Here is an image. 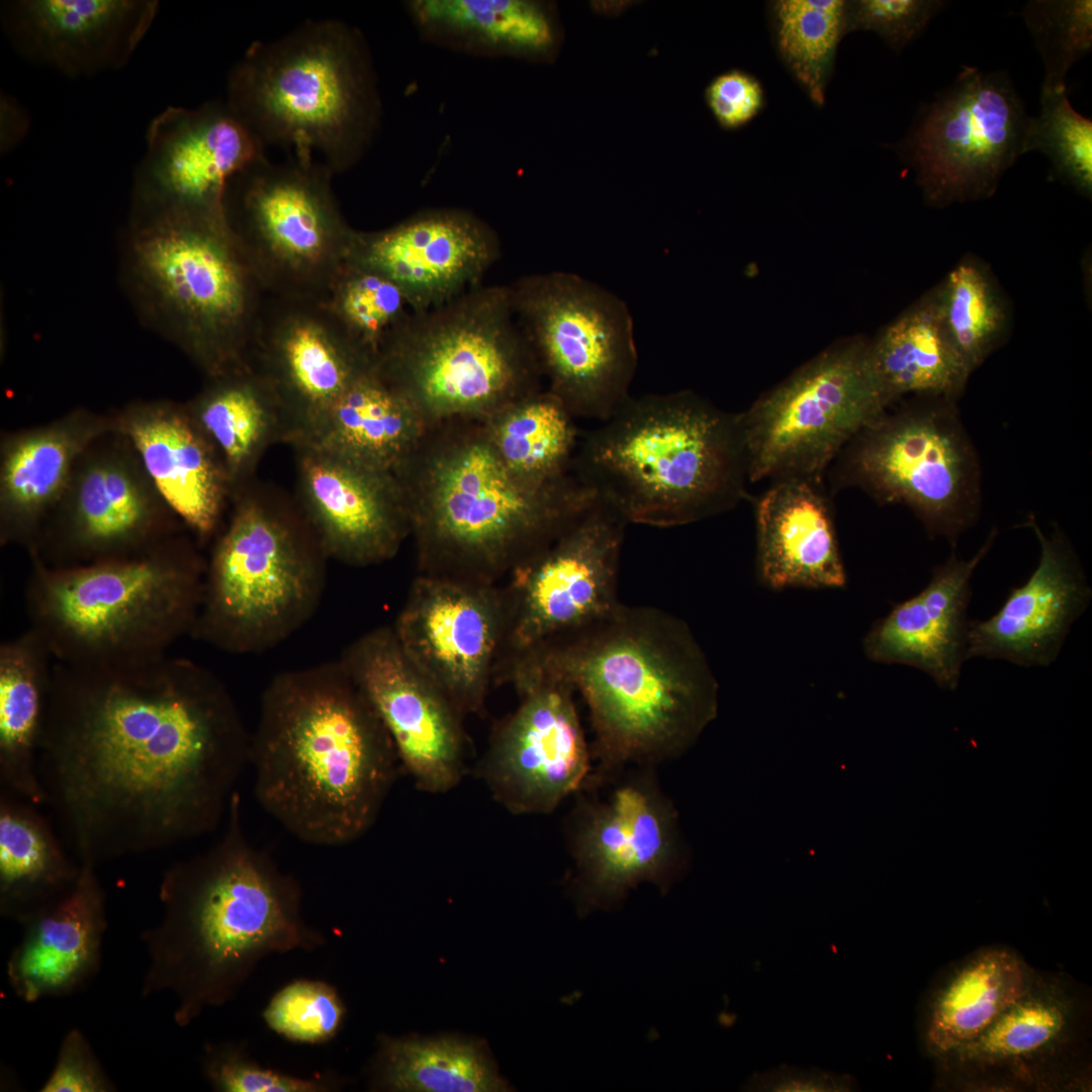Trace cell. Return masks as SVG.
<instances>
[{"instance_id": "1", "label": "cell", "mask_w": 1092, "mask_h": 1092, "mask_svg": "<svg viewBox=\"0 0 1092 1092\" xmlns=\"http://www.w3.org/2000/svg\"><path fill=\"white\" fill-rule=\"evenodd\" d=\"M250 736L223 681L193 660L55 661L37 775L65 845L97 867L215 830Z\"/></svg>"}, {"instance_id": "2", "label": "cell", "mask_w": 1092, "mask_h": 1092, "mask_svg": "<svg viewBox=\"0 0 1092 1092\" xmlns=\"http://www.w3.org/2000/svg\"><path fill=\"white\" fill-rule=\"evenodd\" d=\"M159 898L161 920L142 934L149 964L141 993H171L181 1027L233 1000L266 957L326 943L304 921L300 884L246 835L239 791L222 835L168 868Z\"/></svg>"}, {"instance_id": "3", "label": "cell", "mask_w": 1092, "mask_h": 1092, "mask_svg": "<svg viewBox=\"0 0 1092 1092\" xmlns=\"http://www.w3.org/2000/svg\"><path fill=\"white\" fill-rule=\"evenodd\" d=\"M248 765L262 809L290 835L320 847L362 837L401 767L386 729L339 659L269 681Z\"/></svg>"}, {"instance_id": "4", "label": "cell", "mask_w": 1092, "mask_h": 1092, "mask_svg": "<svg viewBox=\"0 0 1092 1092\" xmlns=\"http://www.w3.org/2000/svg\"><path fill=\"white\" fill-rule=\"evenodd\" d=\"M394 473L419 574L470 584H500L597 498L573 470L541 485L519 477L477 418L428 426Z\"/></svg>"}, {"instance_id": "5", "label": "cell", "mask_w": 1092, "mask_h": 1092, "mask_svg": "<svg viewBox=\"0 0 1092 1092\" xmlns=\"http://www.w3.org/2000/svg\"><path fill=\"white\" fill-rule=\"evenodd\" d=\"M568 682L583 698L600 768L654 765L681 754L717 711V684L688 625L621 605L512 665Z\"/></svg>"}, {"instance_id": "6", "label": "cell", "mask_w": 1092, "mask_h": 1092, "mask_svg": "<svg viewBox=\"0 0 1092 1092\" xmlns=\"http://www.w3.org/2000/svg\"><path fill=\"white\" fill-rule=\"evenodd\" d=\"M573 471L628 523L667 528L747 497L737 415L688 390L630 396L580 439Z\"/></svg>"}, {"instance_id": "7", "label": "cell", "mask_w": 1092, "mask_h": 1092, "mask_svg": "<svg viewBox=\"0 0 1092 1092\" xmlns=\"http://www.w3.org/2000/svg\"><path fill=\"white\" fill-rule=\"evenodd\" d=\"M204 571L189 544L169 539L133 555L85 564L50 566L34 559L25 590L30 628L59 663L148 662L191 635Z\"/></svg>"}, {"instance_id": "8", "label": "cell", "mask_w": 1092, "mask_h": 1092, "mask_svg": "<svg viewBox=\"0 0 1092 1092\" xmlns=\"http://www.w3.org/2000/svg\"><path fill=\"white\" fill-rule=\"evenodd\" d=\"M225 102L266 148L311 156L335 174L361 158L380 111L363 37L331 18L254 41L230 71Z\"/></svg>"}, {"instance_id": "9", "label": "cell", "mask_w": 1092, "mask_h": 1092, "mask_svg": "<svg viewBox=\"0 0 1092 1092\" xmlns=\"http://www.w3.org/2000/svg\"><path fill=\"white\" fill-rule=\"evenodd\" d=\"M127 264L147 313L207 378L251 365L267 294L223 212L134 217Z\"/></svg>"}, {"instance_id": "10", "label": "cell", "mask_w": 1092, "mask_h": 1092, "mask_svg": "<svg viewBox=\"0 0 1092 1092\" xmlns=\"http://www.w3.org/2000/svg\"><path fill=\"white\" fill-rule=\"evenodd\" d=\"M375 364L428 426L486 419L543 389L509 285L480 283L443 304L411 311L385 339Z\"/></svg>"}, {"instance_id": "11", "label": "cell", "mask_w": 1092, "mask_h": 1092, "mask_svg": "<svg viewBox=\"0 0 1092 1092\" xmlns=\"http://www.w3.org/2000/svg\"><path fill=\"white\" fill-rule=\"evenodd\" d=\"M327 556L299 506L245 489L205 565L195 639L232 654L267 651L320 607Z\"/></svg>"}, {"instance_id": "12", "label": "cell", "mask_w": 1092, "mask_h": 1092, "mask_svg": "<svg viewBox=\"0 0 1092 1092\" xmlns=\"http://www.w3.org/2000/svg\"><path fill=\"white\" fill-rule=\"evenodd\" d=\"M334 174L292 153L282 162L265 157L229 182L226 225L267 295L326 301L357 232L341 212Z\"/></svg>"}, {"instance_id": "13", "label": "cell", "mask_w": 1092, "mask_h": 1092, "mask_svg": "<svg viewBox=\"0 0 1092 1092\" xmlns=\"http://www.w3.org/2000/svg\"><path fill=\"white\" fill-rule=\"evenodd\" d=\"M918 398L888 407L844 447L835 459L837 484L908 507L930 537L954 545L978 517L979 461L956 401Z\"/></svg>"}, {"instance_id": "14", "label": "cell", "mask_w": 1092, "mask_h": 1092, "mask_svg": "<svg viewBox=\"0 0 1092 1092\" xmlns=\"http://www.w3.org/2000/svg\"><path fill=\"white\" fill-rule=\"evenodd\" d=\"M888 407L869 342L856 338L824 350L737 415L749 482H821L844 447Z\"/></svg>"}, {"instance_id": "15", "label": "cell", "mask_w": 1092, "mask_h": 1092, "mask_svg": "<svg viewBox=\"0 0 1092 1092\" xmlns=\"http://www.w3.org/2000/svg\"><path fill=\"white\" fill-rule=\"evenodd\" d=\"M509 287L547 389L575 418L610 419L631 396L638 363L625 301L566 271L526 275Z\"/></svg>"}, {"instance_id": "16", "label": "cell", "mask_w": 1092, "mask_h": 1092, "mask_svg": "<svg viewBox=\"0 0 1092 1092\" xmlns=\"http://www.w3.org/2000/svg\"><path fill=\"white\" fill-rule=\"evenodd\" d=\"M627 524L597 496L499 584L504 632L494 685L520 658L607 617L621 605L618 574Z\"/></svg>"}, {"instance_id": "17", "label": "cell", "mask_w": 1092, "mask_h": 1092, "mask_svg": "<svg viewBox=\"0 0 1092 1092\" xmlns=\"http://www.w3.org/2000/svg\"><path fill=\"white\" fill-rule=\"evenodd\" d=\"M650 767L599 768L576 794L568 841L582 910L614 907L644 882L665 890L682 868L677 814Z\"/></svg>"}, {"instance_id": "18", "label": "cell", "mask_w": 1092, "mask_h": 1092, "mask_svg": "<svg viewBox=\"0 0 1092 1092\" xmlns=\"http://www.w3.org/2000/svg\"><path fill=\"white\" fill-rule=\"evenodd\" d=\"M1028 118L1006 76L967 66L921 110L897 151L932 205L987 198L1024 154Z\"/></svg>"}, {"instance_id": "19", "label": "cell", "mask_w": 1092, "mask_h": 1092, "mask_svg": "<svg viewBox=\"0 0 1092 1092\" xmlns=\"http://www.w3.org/2000/svg\"><path fill=\"white\" fill-rule=\"evenodd\" d=\"M520 702L493 729L479 772L516 815L548 814L592 775V750L565 680L533 667L512 672Z\"/></svg>"}, {"instance_id": "20", "label": "cell", "mask_w": 1092, "mask_h": 1092, "mask_svg": "<svg viewBox=\"0 0 1092 1092\" xmlns=\"http://www.w3.org/2000/svg\"><path fill=\"white\" fill-rule=\"evenodd\" d=\"M339 661L374 709L416 787L431 794L454 789L465 772L464 715L408 656L392 625L361 635Z\"/></svg>"}, {"instance_id": "21", "label": "cell", "mask_w": 1092, "mask_h": 1092, "mask_svg": "<svg viewBox=\"0 0 1092 1092\" xmlns=\"http://www.w3.org/2000/svg\"><path fill=\"white\" fill-rule=\"evenodd\" d=\"M392 628L408 656L464 716L483 712L504 632L499 584L418 574Z\"/></svg>"}, {"instance_id": "22", "label": "cell", "mask_w": 1092, "mask_h": 1092, "mask_svg": "<svg viewBox=\"0 0 1092 1092\" xmlns=\"http://www.w3.org/2000/svg\"><path fill=\"white\" fill-rule=\"evenodd\" d=\"M265 150L226 102L166 108L147 131L134 216L222 213L229 182L265 158Z\"/></svg>"}, {"instance_id": "23", "label": "cell", "mask_w": 1092, "mask_h": 1092, "mask_svg": "<svg viewBox=\"0 0 1092 1092\" xmlns=\"http://www.w3.org/2000/svg\"><path fill=\"white\" fill-rule=\"evenodd\" d=\"M374 360L325 301L267 295L251 355L285 415L286 444L328 411Z\"/></svg>"}, {"instance_id": "24", "label": "cell", "mask_w": 1092, "mask_h": 1092, "mask_svg": "<svg viewBox=\"0 0 1092 1092\" xmlns=\"http://www.w3.org/2000/svg\"><path fill=\"white\" fill-rule=\"evenodd\" d=\"M294 449L298 506L329 559L365 567L393 558L411 536L396 474L312 447Z\"/></svg>"}, {"instance_id": "25", "label": "cell", "mask_w": 1092, "mask_h": 1092, "mask_svg": "<svg viewBox=\"0 0 1092 1092\" xmlns=\"http://www.w3.org/2000/svg\"><path fill=\"white\" fill-rule=\"evenodd\" d=\"M499 256V239L482 219L462 209L437 208L384 230L357 231L348 259L386 275L412 311H421L480 284Z\"/></svg>"}, {"instance_id": "26", "label": "cell", "mask_w": 1092, "mask_h": 1092, "mask_svg": "<svg viewBox=\"0 0 1092 1092\" xmlns=\"http://www.w3.org/2000/svg\"><path fill=\"white\" fill-rule=\"evenodd\" d=\"M80 460L62 513L46 532L60 561L71 566L120 558L164 541L168 527L142 463L116 452Z\"/></svg>"}, {"instance_id": "27", "label": "cell", "mask_w": 1092, "mask_h": 1092, "mask_svg": "<svg viewBox=\"0 0 1092 1092\" xmlns=\"http://www.w3.org/2000/svg\"><path fill=\"white\" fill-rule=\"evenodd\" d=\"M1026 525L1040 546L1038 564L1024 584L1010 590L997 613L987 620L969 621L967 659L1049 666L1088 607L1092 590L1066 536L1058 527L1046 536L1033 517Z\"/></svg>"}, {"instance_id": "28", "label": "cell", "mask_w": 1092, "mask_h": 1092, "mask_svg": "<svg viewBox=\"0 0 1092 1092\" xmlns=\"http://www.w3.org/2000/svg\"><path fill=\"white\" fill-rule=\"evenodd\" d=\"M157 9L149 0H25L10 5L6 27L27 57L88 75L123 66Z\"/></svg>"}, {"instance_id": "29", "label": "cell", "mask_w": 1092, "mask_h": 1092, "mask_svg": "<svg viewBox=\"0 0 1092 1092\" xmlns=\"http://www.w3.org/2000/svg\"><path fill=\"white\" fill-rule=\"evenodd\" d=\"M116 426L132 444L160 497L197 537H210L233 486L186 405L134 404Z\"/></svg>"}, {"instance_id": "30", "label": "cell", "mask_w": 1092, "mask_h": 1092, "mask_svg": "<svg viewBox=\"0 0 1092 1092\" xmlns=\"http://www.w3.org/2000/svg\"><path fill=\"white\" fill-rule=\"evenodd\" d=\"M996 536L994 528L968 560L951 554L933 569L919 594L897 604L875 623L863 640L867 656L877 662L913 666L929 674L939 688L954 690L967 660L971 578Z\"/></svg>"}, {"instance_id": "31", "label": "cell", "mask_w": 1092, "mask_h": 1092, "mask_svg": "<svg viewBox=\"0 0 1092 1092\" xmlns=\"http://www.w3.org/2000/svg\"><path fill=\"white\" fill-rule=\"evenodd\" d=\"M80 863L74 887L21 923L22 936L8 960L7 977L25 1002L75 992L100 968L107 928L105 892L96 866Z\"/></svg>"}, {"instance_id": "32", "label": "cell", "mask_w": 1092, "mask_h": 1092, "mask_svg": "<svg viewBox=\"0 0 1092 1092\" xmlns=\"http://www.w3.org/2000/svg\"><path fill=\"white\" fill-rule=\"evenodd\" d=\"M112 431H117L116 421L75 411L5 438L0 457L1 544L34 546L79 460L94 441Z\"/></svg>"}, {"instance_id": "33", "label": "cell", "mask_w": 1092, "mask_h": 1092, "mask_svg": "<svg viewBox=\"0 0 1092 1092\" xmlns=\"http://www.w3.org/2000/svg\"><path fill=\"white\" fill-rule=\"evenodd\" d=\"M821 482H770L755 504L756 566L770 588L841 587L846 572Z\"/></svg>"}, {"instance_id": "34", "label": "cell", "mask_w": 1092, "mask_h": 1092, "mask_svg": "<svg viewBox=\"0 0 1092 1092\" xmlns=\"http://www.w3.org/2000/svg\"><path fill=\"white\" fill-rule=\"evenodd\" d=\"M1078 1000L1056 976L1036 974L1030 986L984 1031L941 1058L974 1074L1003 1073L1031 1082L1072 1039Z\"/></svg>"}, {"instance_id": "35", "label": "cell", "mask_w": 1092, "mask_h": 1092, "mask_svg": "<svg viewBox=\"0 0 1092 1092\" xmlns=\"http://www.w3.org/2000/svg\"><path fill=\"white\" fill-rule=\"evenodd\" d=\"M427 428L415 406L374 363L291 446L321 449L394 472Z\"/></svg>"}, {"instance_id": "36", "label": "cell", "mask_w": 1092, "mask_h": 1092, "mask_svg": "<svg viewBox=\"0 0 1092 1092\" xmlns=\"http://www.w3.org/2000/svg\"><path fill=\"white\" fill-rule=\"evenodd\" d=\"M55 658L32 628L0 646L1 789L38 806L46 797L37 775Z\"/></svg>"}, {"instance_id": "37", "label": "cell", "mask_w": 1092, "mask_h": 1092, "mask_svg": "<svg viewBox=\"0 0 1092 1092\" xmlns=\"http://www.w3.org/2000/svg\"><path fill=\"white\" fill-rule=\"evenodd\" d=\"M186 407L237 489L248 481L270 446L286 444L287 424L280 401L251 365L208 378Z\"/></svg>"}, {"instance_id": "38", "label": "cell", "mask_w": 1092, "mask_h": 1092, "mask_svg": "<svg viewBox=\"0 0 1092 1092\" xmlns=\"http://www.w3.org/2000/svg\"><path fill=\"white\" fill-rule=\"evenodd\" d=\"M870 357L889 406L907 394L957 401L972 374L946 332L933 288L870 343Z\"/></svg>"}, {"instance_id": "39", "label": "cell", "mask_w": 1092, "mask_h": 1092, "mask_svg": "<svg viewBox=\"0 0 1092 1092\" xmlns=\"http://www.w3.org/2000/svg\"><path fill=\"white\" fill-rule=\"evenodd\" d=\"M1036 973L1014 949L979 950L931 996L923 1023L926 1052L941 1059L984 1031L1032 983Z\"/></svg>"}, {"instance_id": "40", "label": "cell", "mask_w": 1092, "mask_h": 1092, "mask_svg": "<svg viewBox=\"0 0 1092 1092\" xmlns=\"http://www.w3.org/2000/svg\"><path fill=\"white\" fill-rule=\"evenodd\" d=\"M61 836L36 805L0 793V913L23 923L65 896L80 862L69 857Z\"/></svg>"}, {"instance_id": "41", "label": "cell", "mask_w": 1092, "mask_h": 1092, "mask_svg": "<svg viewBox=\"0 0 1092 1092\" xmlns=\"http://www.w3.org/2000/svg\"><path fill=\"white\" fill-rule=\"evenodd\" d=\"M408 11L428 36L476 53L538 54L554 41L540 5L524 0H419Z\"/></svg>"}, {"instance_id": "42", "label": "cell", "mask_w": 1092, "mask_h": 1092, "mask_svg": "<svg viewBox=\"0 0 1092 1092\" xmlns=\"http://www.w3.org/2000/svg\"><path fill=\"white\" fill-rule=\"evenodd\" d=\"M575 419L563 401L546 388L511 403L484 422L509 469L541 485L572 471L580 442Z\"/></svg>"}, {"instance_id": "43", "label": "cell", "mask_w": 1092, "mask_h": 1092, "mask_svg": "<svg viewBox=\"0 0 1092 1092\" xmlns=\"http://www.w3.org/2000/svg\"><path fill=\"white\" fill-rule=\"evenodd\" d=\"M373 1084L387 1091H507L506 1082L473 1042L453 1038L418 1040L382 1036Z\"/></svg>"}, {"instance_id": "44", "label": "cell", "mask_w": 1092, "mask_h": 1092, "mask_svg": "<svg viewBox=\"0 0 1092 1092\" xmlns=\"http://www.w3.org/2000/svg\"><path fill=\"white\" fill-rule=\"evenodd\" d=\"M946 332L973 373L1004 342L1007 300L990 269L965 256L933 288Z\"/></svg>"}, {"instance_id": "45", "label": "cell", "mask_w": 1092, "mask_h": 1092, "mask_svg": "<svg viewBox=\"0 0 1092 1092\" xmlns=\"http://www.w3.org/2000/svg\"><path fill=\"white\" fill-rule=\"evenodd\" d=\"M768 8L781 61L809 99L822 106L838 44L847 33V1L775 0Z\"/></svg>"}, {"instance_id": "46", "label": "cell", "mask_w": 1092, "mask_h": 1092, "mask_svg": "<svg viewBox=\"0 0 1092 1092\" xmlns=\"http://www.w3.org/2000/svg\"><path fill=\"white\" fill-rule=\"evenodd\" d=\"M325 302L350 338L374 360L388 335L412 311L391 279L350 259Z\"/></svg>"}, {"instance_id": "47", "label": "cell", "mask_w": 1092, "mask_h": 1092, "mask_svg": "<svg viewBox=\"0 0 1092 1092\" xmlns=\"http://www.w3.org/2000/svg\"><path fill=\"white\" fill-rule=\"evenodd\" d=\"M1040 111L1029 116L1023 140L1024 154L1038 151L1052 162L1055 173L1080 194L1092 193V121L1077 112L1066 88H1041Z\"/></svg>"}, {"instance_id": "48", "label": "cell", "mask_w": 1092, "mask_h": 1092, "mask_svg": "<svg viewBox=\"0 0 1092 1092\" xmlns=\"http://www.w3.org/2000/svg\"><path fill=\"white\" fill-rule=\"evenodd\" d=\"M1022 16L1044 64L1042 88H1066L1068 71L1092 47V1H1029Z\"/></svg>"}, {"instance_id": "49", "label": "cell", "mask_w": 1092, "mask_h": 1092, "mask_svg": "<svg viewBox=\"0 0 1092 1092\" xmlns=\"http://www.w3.org/2000/svg\"><path fill=\"white\" fill-rule=\"evenodd\" d=\"M346 1013L335 987L316 980H295L281 988L263 1011L267 1026L299 1043H324L334 1038Z\"/></svg>"}, {"instance_id": "50", "label": "cell", "mask_w": 1092, "mask_h": 1092, "mask_svg": "<svg viewBox=\"0 0 1092 1092\" xmlns=\"http://www.w3.org/2000/svg\"><path fill=\"white\" fill-rule=\"evenodd\" d=\"M202 1067L213 1090L220 1092H330L338 1087L329 1075L299 1078L263 1067L233 1042L205 1048Z\"/></svg>"}, {"instance_id": "51", "label": "cell", "mask_w": 1092, "mask_h": 1092, "mask_svg": "<svg viewBox=\"0 0 1092 1092\" xmlns=\"http://www.w3.org/2000/svg\"><path fill=\"white\" fill-rule=\"evenodd\" d=\"M944 4L940 0L847 1V32L873 31L900 52L924 31Z\"/></svg>"}, {"instance_id": "52", "label": "cell", "mask_w": 1092, "mask_h": 1092, "mask_svg": "<svg viewBox=\"0 0 1092 1092\" xmlns=\"http://www.w3.org/2000/svg\"><path fill=\"white\" fill-rule=\"evenodd\" d=\"M109 1080L93 1049L79 1029L70 1030L62 1040L55 1067L41 1092H108Z\"/></svg>"}, {"instance_id": "53", "label": "cell", "mask_w": 1092, "mask_h": 1092, "mask_svg": "<svg viewBox=\"0 0 1092 1092\" xmlns=\"http://www.w3.org/2000/svg\"><path fill=\"white\" fill-rule=\"evenodd\" d=\"M705 98L717 122L726 129L742 127L762 110L765 94L753 75L733 69L716 76L707 86Z\"/></svg>"}, {"instance_id": "54", "label": "cell", "mask_w": 1092, "mask_h": 1092, "mask_svg": "<svg viewBox=\"0 0 1092 1092\" xmlns=\"http://www.w3.org/2000/svg\"><path fill=\"white\" fill-rule=\"evenodd\" d=\"M744 1089L754 1092H852L858 1090V1085L849 1074L782 1065L753 1074Z\"/></svg>"}, {"instance_id": "55", "label": "cell", "mask_w": 1092, "mask_h": 1092, "mask_svg": "<svg viewBox=\"0 0 1092 1092\" xmlns=\"http://www.w3.org/2000/svg\"><path fill=\"white\" fill-rule=\"evenodd\" d=\"M27 118L14 101L1 99V150L13 148L25 134Z\"/></svg>"}]
</instances>
